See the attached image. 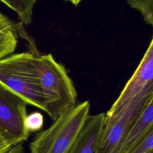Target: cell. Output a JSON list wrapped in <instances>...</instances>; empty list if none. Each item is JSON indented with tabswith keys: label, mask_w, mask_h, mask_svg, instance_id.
Instances as JSON below:
<instances>
[{
	"label": "cell",
	"mask_w": 153,
	"mask_h": 153,
	"mask_svg": "<svg viewBox=\"0 0 153 153\" xmlns=\"http://www.w3.org/2000/svg\"><path fill=\"white\" fill-rule=\"evenodd\" d=\"M0 84L27 104L44 111L38 56L24 52L11 54L1 60Z\"/></svg>",
	"instance_id": "1"
},
{
	"label": "cell",
	"mask_w": 153,
	"mask_h": 153,
	"mask_svg": "<svg viewBox=\"0 0 153 153\" xmlns=\"http://www.w3.org/2000/svg\"><path fill=\"white\" fill-rule=\"evenodd\" d=\"M90 109L85 100L65 111L35 136L30 144V153H67L90 115Z\"/></svg>",
	"instance_id": "2"
},
{
	"label": "cell",
	"mask_w": 153,
	"mask_h": 153,
	"mask_svg": "<svg viewBox=\"0 0 153 153\" xmlns=\"http://www.w3.org/2000/svg\"><path fill=\"white\" fill-rule=\"evenodd\" d=\"M44 111L53 121L76 105L77 92L64 66L51 54L38 56Z\"/></svg>",
	"instance_id": "3"
},
{
	"label": "cell",
	"mask_w": 153,
	"mask_h": 153,
	"mask_svg": "<svg viewBox=\"0 0 153 153\" xmlns=\"http://www.w3.org/2000/svg\"><path fill=\"white\" fill-rule=\"evenodd\" d=\"M153 96L133 101L111 116L105 115L94 153H118L127 131Z\"/></svg>",
	"instance_id": "4"
},
{
	"label": "cell",
	"mask_w": 153,
	"mask_h": 153,
	"mask_svg": "<svg viewBox=\"0 0 153 153\" xmlns=\"http://www.w3.org/2000/svg\"><path fill=\"white\" fill-rule=\"evenodd\" d=\"M27 105L0 84V140L12 146L27 140L30 133L25 126Z\"/></svg>",
	"instance_id": "5"
},
{
	"label": "cell",
	"mask_w": 153,
	"mask_h": 153,
	"mask_svg": "<svg viewBox=\"0 0 153 153\" xmlns=\"http://www.w3.org/2000/svg\"><path fill=\"white\" fill-rule=\"evenodd\" d=\"M152 96H153L152 39L135 72L105 115H113L133 101Z\"/></svg>",
	"instance_id": "6"
},
{
	"label": "cell",
	"mask_w": 153,
	"mask_h": 153,
	"mask_svg": "<svg viewBox=\"0 0 153 153\" xmlns=\"http://www.w3.org/2000/svg\"><path fill=\"white\" fill-rule=\"evenodd\" d=\"M105 114L90 115L67 153H94Z\"/></svg>",
	"instance_id": "7"
},
{
	"label": "cell",
	"mask_w": 153,
	"mask_h": 153,
	"mask_svg": "<svg viewBox=\"0 0 153 153\" xmlns=\"http://www.w3.org/2000/svg\"><path fill=\"white\" fill-rule=\"evenodd\" d=\"M153 128V99L151 100L125 135L118 153H129Z\"/></svg>",
	"instance_id": "8"
},
{
	"label": "cell",
	"mask_w": 153,
	"mask_h": 153,
	"mask_svg": "<svg viewBox=\"0 0 153 153\" xmlns=\"http://www.w3.org/2000/svg\"><path fill=\"white\" fill-rule=\"evenodd\" d=\"M19 25L0 23V60L11 54L17 45Z\"/></svg>",
	"instance_id": "9"
},
{
	"label": "cell",
	"mask_w": 153,
	"mask_h": 153,
	"mask_svg": "<svg viewBox=\"0 0 153 153\" xmlns=\"http://www.w3.org/2000/svg\"><path fill=\"white\" fill-rule=\"evenodd\" d=\"M0 1L17 14L22 23L26 25H29L31 23L33 7L37 0Z\"/></svg>",
	"instance_id": "10"
},
{
	"label": "cell",
	"mask_w": 153,
	"mask_h": 153,
	"mask_svg": "<svg viewBox=\"0 0 153 153\" xmlns=\"http://www.w3.org/2000/svg\"><path fill=\"white\" fill-rule=\"evenodd\" d=\"M128 5L139 11L144 21L148 25H153V0H127Z\"/></svg>",
	"instance_id": "11"
},
{
	"label": "cell",
	"mask_w": 153,
	"mask_h": 153,
	"mask_svg": "<svg viewBox=\"0 0 153 153\" xmlns=\"http://www.w3.org/2000/svg\"><path fill=\"white\" fill-rule=\"evenodd\" d=\"M44 116L39 112H33L27 114L25 120V126L27 130L30 132H35L40 130L44 126Z\"/></svg>",
	"instance_id": "12"
},
{
	"label": "cell",
	"mask_w": 153,
	"mask_h": 153,
	"mask_svg": "<svg viewBox=\"0 0 153 153\" xmlns=\"http://www.w3.org/2000/svg\"><path fill=\"white\" fill-rule=\"evenodd\" d=\"M153 151V128L129 153H148Z\"/></svg>",
	"instance_id": "13"
},
{
	"label": "cell",
	"mask_w": 153,
	"mask_h": 153,
	"mask_svg": "<svg viewBox=\"0 0 153 153\" xmlns=\"http://www.w3.org/2000/svg\"><path fill=\"white\" fill-rule=\"evenodd\" d=\"M5 153H24V148L22 143H17L13 145Z\"/></svg>",
	"instance_id": "14"
},
{
	"label": "cell",
	"mask_w": 153,
	"mask_h": 153,
	"mask_svg": "<svg viewBox=\"0 0 153 153\" xmlns=\"http://www.w3.org/2000/svg\"><path fill=\"white\" fill-rule=\"evenodd\" d=\"M12 146L10 143L0 140V153H5Z\"/></svg>",
	"instance_id": "15"
},
{
	"label": "cell",
	"mask_w": 153,
	"mask_h": 153,
	"mask_svg": "<svg viewBox=\"0 0 153 153\" xmlns=\"http://www.w3.org/2000/svg\"><path fill=\"white\" fill-rule=\"evenodd\" d=\"M0 23H13V22L8 17L0 13Z\"/></svg>",
	"instance_id": "16"
},
{
	"label": "cell",
	"mask_w": 153,
	"mask_h": 153,
	"mask_svg": "<svg viewBox=\"0 0 153 153\" xmlns=\"http://www.w3.org/2000/svg\"><path fill=\"white\" fill-rule=\"evenodd\" d=\"M67 1H69L70 2H71L72 4H73L74 5H78L79 2L82 1V0H66Z\"/></svg>",
	"instance_id": "17"
},
{
	"label": "cell",
	"mask_w": 153,
	"mask_h": 153,
	"mask_svg": "<svg viewBox=\"0 0 153 153\" xmlns=\"http://www.w3.org/2000/svg\"><path fill=\"white\" fill-rule=\"evenodd\" d=\"M148 153H153V151H150V152H149Z\"/></svg>",
	"instance_id": "18"
}]
</instances>
